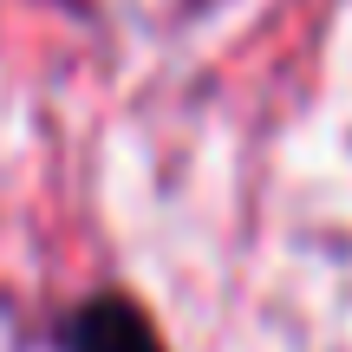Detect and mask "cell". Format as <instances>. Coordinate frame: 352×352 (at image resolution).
<instances>
[{"instance_id": "obj_1", "label": "cell", "mask_w": 352, "mask_h": 352, "mask_svg": "<svg viewBox=\"0 0 352 352\" xmlns=\"http://www.w3.org/2000/svg\"><path fill=\"white\" fill-rule=\"evenodd\" d=\"M52 352H170V346L138 294L91 287L52 320Z\"/></svg>"}]
</instances>
